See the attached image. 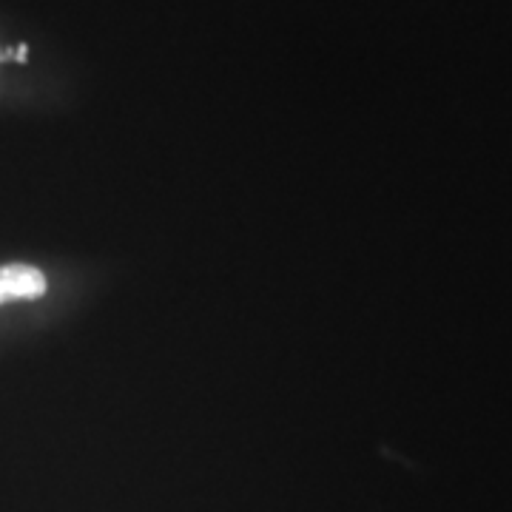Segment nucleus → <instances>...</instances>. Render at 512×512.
Instances as JSON below:
<instances>
[{
  "mask_svg": "<svg viewBox=\"0 0 512 512\" xmlns=\"http://www.w3.org/2000/svg\"><path fill=\"white\" fill-rule=\"evenodd\" d=\"M0 288L6 299H35L46 291V276L32 265H6L0 271Z\"/></svg>",
  "mask_w": 512,
  "mask_h": 512,
  "instance_id": "nucleus-1",
  "label": "nucleus"
},
{
  "mask_svg": "<svg viewBox=\"0 0 512 512\" xmlns=\"http://www.w3.org/2000/svg\"><path fill=\"white\" fill-rule=\"evenodd\" d=\"M3 299H6V293H3V288H0V302H3Z\"/></svg>",
  "mask_w": 512,
  "mask_h": 512,
  "instance_id": "nucleus-2",
  "label": "nucleus"
}]
</instances>
